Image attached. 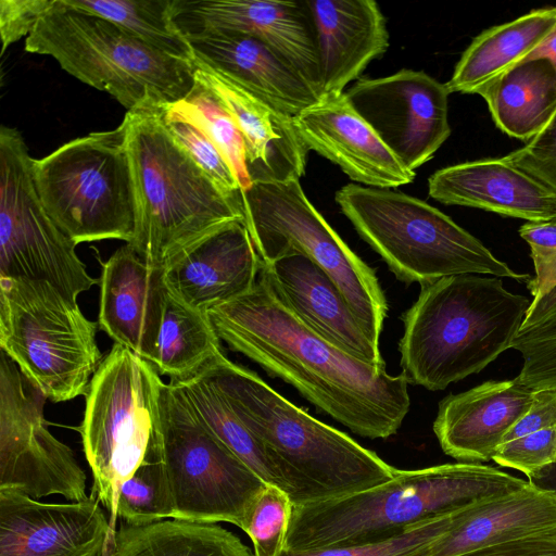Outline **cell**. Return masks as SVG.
Listing matches in <instances>:
<instances>
[{
	"mask_svg": "<svg viewBox=\"0 0 556 556\" xmlns=\"http://www.w3.org/2000/svg\"><path fill=\"white\" fill-rule=\"evenodd\" d=\"M165 105L148 103L123 119L136 202V231L128 244L163 268L225 224L245 222L242 200L226 195L170 135Z\"/></svg>",
	"mask_w": 556,
	"mask_h": 556,
	"instance_id": "5b68a950",
	"label": "cell"
},
{
	"mask_svg": "<svg viewBox=\"0 0 556 556\" xmlns=\"http://www.w3.org/2000/svg\"><path fill=\"white\" fill-rule=\"evenodd\" d=\"M223 353L206 312L167 292L164 315L151 361L159 375L189 377Z\"/></svg>",
	"mask_w": 556,
	"mask_h": 556,
	"instance_id": "4dcf8cb0",
	"label": "cell"
},
{
	"mask_svg": "<svg viewBox=\"0 0 556 556\" xmlns=\"http://www.w3.org/2000/svg\"><path fill=\"white\" fill-rule=\"evenodd\" d=\"M170 486L163 459L160 428L134 475L122 485L117 517L140 526L173 518Z\"/></svg>",
	"mask_w": 556,
	"mask_h": 556,
	"instance_id": "836d02e7",
	"label": "cell"
},
{
	"mask_svg": "<svg viewBox=\"0 0 556 556\" xmlns=\"http://www.w3.org/2000/svg\"><path fill=\"white\" fill-rule=\"evenodd\" d=\"M530 304L494 276L457 275L421 285L403 316L402 375L439 391L480 372L511 349Z\"/></svg>",
	"mask_w": 556,
	"mask_h": 556,
	"instance_id": "3957f363",
	"label": "cell"
},
{
	"mask_svg": "<svg viewBox=\"0 0 556 556\" xmlns=\"http://www.w3.org/2000/svg\"><path fill=\"white\" fill-rule=\"evenodd\" d=\"M478 94L498 129L528 143L556 112V70L545 59L522 61Z\"/></svg>",
	"mask_w": 556,
	"mask_h": 556,
	"instance_id": "f1b7e54d",
	"label": "cell"
},
{
	"mask_svg": "<svg viewBox=\"0 0 556 556\" xmlns=\"http://www.w3.org/2000/svg\"><path fill=\"white\" fill-rule=\"evenodd\" d=\"M334 200L358 235L401 281L421 285L457 275L489 274L527 283L476 237L417 198L349 184Z\"/></svg>",
	"mask_w": 556,
	"mask_h": 556,
	"instance_id": "52a82bcc",
	"label": "cell"
},
{
	"mask_svg": "<svg viewBox=\"0 0 556 556\" xmlns=\"http://www.w3.org/2000/svg\"><path fill=\"white\" fill-rule=\"evenodd\" d=\"M164 384L150 362L115 343L85 394L78 431L92 473L91 495L109 510L113 538L121 488L159 432Z\"/></svg>",
	"mask_w": 556,
	"mask_h": 556,
	"instance_id": "9c48e42d",
	"label": "cell"
},
{
	"mask_svg": "<svg viewBox=\"0 0 556 556\" xmlns=\"http://www.w3.org/2000/svg\"><path fill=\"white\" fill-rule=\"evenodd\" d=\"M191 376L264 443L285 478L293 506L362 492L391 480L399 470L296 407L224 353Z\"/></svg>",
	"mask_w": 556,
	"mask_h": 556,
	"instance_id": "7a4b0ae2",
	"label": "cell"
},
{
	"mask_svg": "<svg viewBox=\"0 0 556 556\" xmlns=\"http://www.w3.org/2000/svg\"><path fill=\"white\" fill-rule=\"evenodd\" d=\"M160 440L173 518L243 530L267 483L200 421L170 382L160 400Z\"/></svg>",
	"mask_w": 556,
	"mask_h": 556,
	"instance_id": "7c38bea8",
	"label": "cell"
},
{
	"mask_svg": "<svg viewBox=\"0 0 556 556\" xmlns=\"http://www.w3.org/2000/svg\"><path fill=\"white\" fill-rule=\"evenodd\" d=\"M277 294L313 331L358 359L386 364L333 280L305 255L263 264Z\"/></svg>",
	"mask_w": 556,
	"mask_h": 556,
	"instance_id": "cb8c5ba5",
	"label": "cell"
},
{
	"mask_svg": "<svg viewBox=\"0 0 556 556\" xmlns=\"http://www.w3.org/2000/svg\"><path fill=\"white\" fill-rule=\"evenodd\" d=\"M166 106L191 118L205 130L231 166L241 192L251 187L243 137L229 112L208 87L194 78L190 92Z\"/></svg>",
	"mask_w": 556,
	"mask_h": 556,
	"instance_id": "e575fe53",
	"label": "cell"
},
{
	"mask_svg": "<svg viewBox=\"0 0 556 556\" xmlns=\"http://www.w3.org/2000/svg\"><path fill=\"white\" fill-rule=\"evenodd\" d=\"M503 160L556 192V112L533 139Z\"/></svg>",
	"mask_w": 556,
	"mask_h": 556,
	"instance_id": "60d3db41",
	"label": "cell"
},
{
	"mask_svg": "<svg viewBox=\"0 0 556 556\" xmlns=\"http://www.w3.org/2000/svg\"><path fill=\"white\" fill-rule=\"evenodd\" d=\"M556 26V7L534 9L479 34L457 62L445 84L450 93L478 94L488 85L525 61Z\"/></svg>",
	"mask_w": 556,
	"mask_h": 556,
	"instance_id": "83f0119b",
	"label": "cell"
},
{
	"mask_svg": "<svg viewBox=\"0 0 556 556\" xmlns=\"http://www.w3.org/2000/svg\"><path fill=\"white\" fill-rule=\"evenodd\" d=\"M317 38L321 99L344 92L389 48L386 18L372 0H306Z\"/></svg>",
	"mask_w": 556,
	"mask_h": 556,
	"instance_id": "4316f807",
	"label": "cell"
},
{
	"mask_svg": "<svg viewBox=\"0 0 556 556\" xmlns=\"http://www.w3.org/2000/svg\"><path fill=\"white\" fill-rule=\"evenodd\" d=\"M33 157L21 132L0 128V278L51 283L66 298L88 291L91 277L76 243L47 213L34 180Z\"/></svg>",
	"mask_w": 556,
	"mask_h": 556,
	"instance_id": "4fadbf2b",
	"label": "cell"
},
{
	"mask_svg": "<svg viewBox=\"0 0 556 556\" xmlns=\"http://www.w3.org/2000/svg\"><path fill=\"white\" fill-rule=\"evenodd\" d=\"M492 460L523 472L529 480L556 463V426L502 443Z\"/></svg>",
	"mask_w": 556,
	"mask_h": 556,
	"instance_id": "f35d334b",
	"label": "cell"
},
{
	"mask_svg": "<svg viewBox=\"0 0 556 556\" xmlns=\"http://www.w3.org/2000/svg\"><path fill=\"white\" fill-rule=\"evenodd\" d=\"M110 556H254L235 533L217 523L167 518L123 523Z\"/></svg>",
	"mask_w": 556,
	"mask_h": 556,
	"instance_id": "f546056e",
	"label": "cell"
},
{
	"mask_svg": "<svg viewBox=\"0 0 556 556\" xmlns=\"http://www.w3.org/2000/svg\"><path fill=\"white\" fill-rule=\"evenodd\" d=\"M429 195L447 205L490 211L528 222L556 220V192L503 157L458 163L434 172Z\"/></svg>",
	"mask_w": 556,
	"mask_h": 556,
	"instance_id": "d4e9b609",
	"label": "cell"
},
{
	"mask_svg": "<svg viewBox=\"0 0 556 556\" xmlns=\"http://www.w3.org/2000/svg\"><path fill=\"white\" fill-rule=\"evenodd\" d=\"M45 400L1 351L0 490H16L35 500L59 494L70 502L84 501L86 473L71 447L48 430Z\"/></svg>",
	"mask_w": 556,
	"mask_h": 556,
	"instance_id": "5bb4252c",
	"label": "cell"
},
{
	"mask_svg": "<svg viewBox=\"0 0 556 556\" xmlns=\"http://www.w3.org/2000/svg\"><path fill=\"white\" fill-rule=\"evenodd\" d=\"M220 341L294 387L355 434L387 439L408 413V382L332 344L302 323L258 274L247 293L206 311Z\"/></svg>",
	"mask_w": 556,
	"mask_h": 556,
	"instance_id": "6da1fadb",
	"label": "cell"
},
{
	"mask_svg": "<svg viewBox=\"0 0 556 556\" xmlns=\"http://www.w3.org/2000/svg\"><path fill=\"white\" fill-rule=\"evenodd\" d=\"M556 426V390H534L528 412L507 432L502 443Z\"/></svg>",
	"mask_w": 556,
	"mask_h": 556,
	"instance_id": "7bdbcfd3",
	"label": "cell"
},
{
	"mask_svg": "<svg viewBox=\"0 0 556 556\" xmlns=\"http://www.w3.org/2000/svg\"><path fill=\"white\" fill-rule=\"evenodd\" d=\"M534 59H545L556 70V26L549 33L544 42L536 50H534L525 61Z\"/></svg>",
	"mask_w": 556,
	"mask_h": 556,
	"instance_id": "f6af8a7d",
	"label": "cell"
},
{
	"mask_svg": "<svg viewBox=\"0 0 556 556\" xmlns=\"http://www.w3.org/2000/svg\"><path fill=\"white\" fill-rule=\"evenodd\" d=\"M530 480L556 482V463L545 467ZM548 488L556 490V484H555V486H548Z\"/></svg>",
	"mask_w": 556,
	"mask_h": 556,
	"instance_id": "bcb514c9",
	"label": "cell"
},
{
	"mask_svg": "<svg viewBox=\"0 0 556 556\" xmlns=\"http://www.w3.org/2000/svg\"><path fill=\"white\" fill-rule=\"evenodd\" d=\"M519 235L530 247L535 276L526 285L536 300L556 286V223L527 222Z\"/></svg>",
	"mask_w": 556,
	"mask_h": 556,
	"instance_id": "ab89813d",
	"label": "cell"
},
{
	"mask_svg": "<svg viewBox=\"0 0 556 556\" xmlns=\"http://www.w3.org/2000/svg\"><path fill=\"white\" fill-rule=\"evenodd\" d=\"M175 22L187 37L230 30L260 38L321 97L317 38L306 0H176Z\"/></svg>",
	"mask_w": 556,
	"mask_h": 556,
	"instance_id": "e0dca14e",
	"label": "cell"
},
{
	"mask_svg": "<svg viewBox=\"0 0 556 556\" xmlns=\"http://www.w3.org/2000/svg\"><path fill=\"white\" fill-rule=\"evenodd\" d=\"M99 286V327L151 363L168 292L164 268L126 243L102 263Z\"/></svg>",
	"mask_w": 556,
	"mask_h": 556,
	"instance_id": "44dd1931",
	"label": "cell"
},
{
	"mask_svg": "<svg viewBox=\"0 0 556 556\" xmlns=\"http://www.w3.org/2000/svg\"><path fill=\"white\" fill-rule=\"evenodd\" d=\"M29 53L52 56L80 81L105 91L127 111L170 104L194 85V63L167 55L116 24L54 0L25 40Z\"/></svg>",
	"mask_w": 556,
	"mask_h": 556,
	"instance_id": "8992f818",
	"label": "cell"
},
{
	"mask_svg": "<svg viewBox=\"0 0 556 556\" xmlns=\"http://www.w3.org/2000/svg\"><path fill=\"white\" fill-rule=\"evenodd\" d=\"M194 66V78L219 99L243 137L251 185L300 180L309 150L298 135L293 117L197 59Z\"/></svg>",
	"mask_w": 556,
	"mask_h": 556,
	"instance_id": "ffe728a7",
	"label": "cell"
},
{
	"mask_svg": "<svg viewBox=\"0 0 556 556\" xmlns=\"http://www.w3.org/2000/svg\"><path fill=\"white\" fill-rule=\"evenodd\" d=\"M527 481L480 463L399 469L391 480L362 492L293 506L285 549L313 551L391 540L417 523L516 490Z\"/></svg>",
	"mask_w": 556,
	"mask_h": 556,
	"instance_id": "277c9868",
	"label": "cell"
},
{
	"mask_svg": "<svg viewBox=\"0 0 556 556\" xmlns=\"http://www.w3.org/2000/svg\"><path fill=\"white\" fill-rule=\"evenodd\" d=\"M245 224L263 264L298 253L333 280L371 342L388 313L375 270L357 256L305 195L300 180L255 182L241 192Z\"/></svg>",
	"mask_w": 556,
	"mask_h": 556,
	"instance_id": "8fae6325",
	"label": "cell"
},
{
	"mask_svg": "<svg viewBox=\"0 0 556 556\" xmlns=\"http://www.w3.org/2000/svg\"><path fill=\"white\" fill-rule=\"evenodd\" d=\"M166 105L164 122L174 139L226 195L242 200L231 166L205 130L191 118L169 111Z\"/></svg>",
	"mask_w": 556,
	"mask_h": 556,
	"instance_id": "d590c367",
	"label": "cell"
},
{
	"mask_svg": "<svg viewBox=\"0 0 556 556\" xmlns=\"http://www.w3.org/2000/svg\"><path fill=\"white\" fill-rule=\"evenodd\" d=\"M453 514L417 523L401 535L382 542L301 552L283 549L279 556H430L431 544L447 530Z\"/></svg>",
	"mask_w": 556,
	"mask_h": 556,
	"instance_id": "74e56055",
	"label": "cell"
},
{
	"mask_svg": "<svg viewBox=\"0 0 556 556\" xmlns=\"http://www.w3.org/2000/svg\"><path fill=\"white\" fill-rule=\"evenodd\" d=\"M54 0H1V53L23 37H28L38 21L53 5Z\"/></svg>",
	"mask_w": 556,
	"mask_h": 556,
	"instance_id": "b9f144b4",
	"label": "cell"
},
{
	"mask_svg": "<svg viewBox=\"0 0 556 556\" xmlns=\"http://www.w3.org/2000/svg\"><path fill=\"white\" fill-rule=\"evenodd\" d=\"M98 325L51 283L0 278V346L52 402L85 395L102 362Z\"/></svg>",
	"mask_w": 556,
	"mask_h": 556,
	"instance_id": "ba28073f",
	"label": "cell"
},
{
	"mask_svg": "<svg viewBox=\"0 0 556 556\" xmlns=\"http://www.w3.org/2000/svg\"><path fill=\"white\" fill-rule=\"evenodd\" d=\"M533 394L517 377L450 394L439 403L433 422L441 448L463 463L492 460L507 432L530 408Z\"/></svg>",
	"mask_w": 556,
	"mask_h": 556,
	"instance_id": "7402d4cb",
	"label": "cell"
},
{
	"mask_svg": "<svg viewBox=\"0 0 556 556\" xmlns=\"http://www.w3.org/2000/svg\"><path fill=\"white\" fill-rule=\"evenodd\" d=\"M556 528V490L528 480L516 490L477 500L454 511L430 556H462Z\"/></svg>",
	"mask_w": 556,
	"mask_h": 556,
	"instance_id": "484cf974",
	"label": "cell"
},
{
	"mask_svg": "<svg viewBox=\"0 0 556 556\" xmlns=\"http://www.w3.org/2000/svg\"><path fill=\"white\" fill-rule=\"evenodd\" d=\"M293 504L280 488L266 484L252 505L243 531L250 536L254 556H279L285 549Z\"/></svg>",
	"mask_w": 556,
	"mask_h": 556,
	"instance_id": "8d00e7d4",
	"label": "cell"
},
{
	"mask_svg": "<svg viewBox=\"0 0 556 556\" xmlns=\"http://www.w3.org/2000/svg\"><path fill=\"white\" fill-rule=\"evenodd\" d=\"M523 364L517 378L533 390H556V286L532 300L513 341Z\"/></svg>",
	"mask_w": 556,
	"mask_h": 556,
	"instance_id": "d6a6232c",
	"label": "cell"
},
{
	"mask_svg": "<svg viewBox=\"0 0 556 556\" xmlns=\"http://www.w3.org/2000/svg\"><path fill=\"white\" fill-rule=\"evenodd\" d=\"M187 38L197 60L290 117L321 100L286 58L255 36L214 30Z\"/></svg>",
	"mask_w": 556,
	"mask_h": 556,
	"instance_id": "603a6c76",
	"label": "cell"
},
{
	"mask_svg": "<svg viewBox=\"0 0 556 556\" xmlns=\"http://www.w3.org/2000/svg\"><path fill=\"white\" fill-rule=\"evenodd\" d=\"M65 2L116 24L155 50L194 63L193 49L175 22L176 0H65Z\"/></svg>",
	"mask_w": 556,
	"mask_h": 556,
	"instance_id": "1f68e13d",
	"label": "cell"
},
{
	"mask_svg": "<svg viewBox=\"0 0 556 556\" xmlns=\"http://www.w3.org/2000/svg\"><path fill=\"white\" fill-rule=\"evenodd\" d=\"M100 501L43 503L0 490V556H100L113 548ZM112 552V551H111Z\"/></svg>",
	"mask_w": 556,
	"mask_h": 556,
	"instance_id": "2e32d148",
	"label": "cell"
},
{
	"mask_svg": "<svg viewBox=\"0 0 556 556\" xmlns=\"http://www.w3.org/2000/svg\"><path fill=\"white\" fill-rule=\"evenodd\" d=\"M123 121L33 160L37 192L47 213L76 244L118 239L136 231L132 172Z\"/></svg>",
	"mask_w": 556,
	"mask_h": 556,
	"instance_id": "30bf717a",
	"label": "cell"
},
{
	"mask_svg": "<svg viewBox=\"0 0 556 556\" xmlns=\"http://www.w3.org/2000/svg\"><path fill=\"white\" fill-rule=\"evenodd\" d=\"M261 266L245 222L233 220L177 254L164 277L170 293L206 312L249 292Z\"/></svg>",
	"mask_w": 556,
	"mask_h": 556,
	"instance_id": "d6986e66",
	"label": "cell"
},
{
	"mask_svg": "<svg viewBox=\"0 0 556 556\" xmlns=\"http://www.w3.org/2000/svg\"><path fill=\"white\" fill-rule=\"evenodd\" d=\"M553 222H555V223H556V220H553Z\"/></svg>",
	"mask_w": 556,
	"mask_h": 556,
	"instance_id": "7dc6e473",
	"label": "cell"
},
{
	"mask_svg": "<svg viewBox=\"0 0 556 556\" xmlns=\"http://www.w3.org/2000/svg\"><path fill=\"white\" fill-rule=\"evenodd\" d=\"M293 124L309 151L337 164L356 182L390 189L415 179V172L382 142L345 92L324 97L293 117Z\"/></svg>",
	"mask_w": 556,
	"mask_h": 556,
	"instance_id": "ac0fdd59",
	"label": "cell"
},
{
	"mask_svg": "<svg viewBox=\"0 0 556 556\" xmlns=\"http://www.w3.org/2000/svg\"><path fill=\"white\" fill-rule=\"evenodd\" d=\"M462 556H556V528Z\"/></svg>",
	"mask_w": 556,
	"mask_h": 556,
	"instance_id": "ee69618b",
	"label": "cell"
},
{
	"mask_svg": "<svg viewBox=\"0 0 556 556\" xmlns=\"http://www.w3.org/2000/svg\"><path fill=\"white\" fill-rule=\"evenodd\" d=\"M355 111L412 172L432 159L451 135L448 94L422 71L401 70L358 79L344 91Z\"/></svg>",
	"mask_w": 556,
	"mask_h": 556,
	"instance_id": "9a60e30c",
	"label": "cell"
}]
</instances>
